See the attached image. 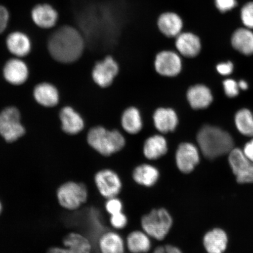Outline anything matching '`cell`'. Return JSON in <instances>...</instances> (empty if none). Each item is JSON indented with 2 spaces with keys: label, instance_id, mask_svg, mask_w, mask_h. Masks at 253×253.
<instances>
[{
  "label": "cell",
  "instance_id": "cell-1",
  "mask_svg": "<svg viewBox=\"0 0 253 253\" xmlns=\"http://www.w3.org/2000/svg\"><path fill=\"white\" fill-rule=\"evenodd\" d=\"M78 24L84 39L108 43L116 40L122 19L113 6L97 4L88 6L79 15Z\"/></svg>",
  "mask_w": 253,
  "mask_h": 253
},
{
  "label": "cell",
  "instance_id": "cell-2",
  "mask_svg": "<svg viewBox=\"0 0 253 253\" xmlns=\"http://www.w3.org/2000/svg\"><path fill=\"white\" fill-rule=\"evenodd\" d=\"M84 44L81 32L66 25L59 28L50 36L47 47L50 54L56 61L71 63L80 58Z\"/></svg>",
  "mask_w": 253,
  "mask_h": 253
},
{
  "label": "cell",
  "instance_id": "cell-3",
  "mask_svg": "<svg viewBox=\"0 0 253 253\" xmlns=\"http://www.w3.org/2000/svg\"><path fill=\"white\" fill-rule=\"evenodd\" d=\"M197 141L202 154L210 160L229 154L235 145L229 132L209 125L205 126L199 131Z\"/></svg>",
  "mask_w": 253,
  "mask_h": 253
},
{
  "label": "cell",
  "instance_id": "cell-4",
  "mask_svg": "<svg viewBox=\"0 0 253 253\" xmlns=\"http://www.w3.org/2000/svg\"><path fill=\"white\" fill-rule=\"evenodd\" d=\"M87 141L93 149L103 157H108L122 150L126 140L118 130H108L96 126L88 132Z\"/></svg>",
  "mask_w": 253,
  "mask_h": 253
},
{
  "label": "cell",
  "instance_id": "cell-5",
  "mask_svg": "<svg viewBox=\"0 0 253 253\" xmlns=\"http://www.w3.org/2000/svg\"><path fill=\"white\" fill-rule=\"evenodd\" d=\"M173 219L172 214L166 208H153L141 217V230L152 239L162 242L169 236L172 228Z\"/></svg>",
  "mask_w": 253,
  "mask_h": 253
},
{
  "label": "cell",
  "instance_id": "cell-6",
  "mask_svg": "<svg viewBox=\"0 0 253 253\" xmlns=\"http://www.w3.org/2000/svg\"><path fill=\"white\" fill-rule=\"evenodd\" d=\"M56 196L61 207L69 211H75L86 203L89 195L84 183L70 181L59 186Z\"/></svg>",
  "mask_w": 253,
  "mask_h": 253
},
{
  "label": "cell",
  "instance_id": "cell-7",
  "mask_svg": "<svg viewBox=\"0 0 253 253\" xmlns=\"http://www.w3.org/2000/svg\"><path fill=\"white\" fill-rule=\"evenodd\" d=\"M94 183L98 192L106 199L119 197L123 188L121 177L115 170L104 169L94 174Z\"/></svg>",
  "mask_w": 253,
  "mask_h": 253
},
{
  "label": "cell",
  "instance_id": "cell-8",
  "mask_svg": "<svg viewBox=\"0 0 253 253\" xmlns=\"http://www.w3.org/2000/svg\"><path fill=\"white\" fill-rule=\"evenodd\" d=\"M20 113L14 107H9L0 113V134L8 142L17 140L25 134L20 122Z\"/></svg>",
  "mask_w": 253,
  "mask_h": 253
},
{
  "label": "cell",
  "instance_id": "cell-9",
  "mask_svg": "<svg viewBox=\"0 0 253 253\" xmlns=\"http://www.w3.org/2000/svg\"><path fill=\"white\" fill-rule=\"evenodd\" d=\"M229 162L237 182L243 184L253 183V163L242 150L233 148L229 153Z\"/></svg>",
  "mask_w": 253,
  "mask_h": 253
},
{
  "label": "cell",
  "instance_id": "cell-10",
  "mask_svg": "<svg viewBox=\"0 0 253 253\" xmlns=\"http://www.w3.org/2000/svg\"><path fill=\"white\" fill-rule=\"evenodd\" d=\"M200 161L199 149L194 144L183 142L177 148L175 163L177 169L182 173H191Z\"/></svg>",
  "mask_w": 253,
  "mask_h": 253
},
{
  "label": "cell",
  "instance_id": "cell-11",
  "mask_svg": "<svg viewBox=\"0 0 253 253\" xmlns=\"http://www.w3.org/2000/svg\"><path fill=\"white\" fill-rule=\"evenodd\" d=\"M182 61L178 53L164 50L158 53L155 59L154 66L158 74L166 77H174L182 70Z\"/></svg>",
  "mask_w": 253,
  "mask_h": 253
},
{
  "label": "cell",
  "instance_id": "cell-12",
  "mask_svg": "<svg viewBox=\"0 0 253 253\" xmlns=\"http://www.w3.org/2000/svg\"><path fill=\"white\" fill-rule=\"evenodd\" d=\"M119 71L118 63L112 57L107 56L95 65L92 71V78L95 83L99 86L107 87L113 84Z\"/></svg>",
  "mask_w": 253,
  "mask_h": 253
},
{
  "label": "cell",
  "instance_id": "cell-13",
  "mask_svg": "<svg viewBox=\"0 0 253 253\" xmlns=\"http://www.w3.org/2000/svg\"><path fill=\"white\" fill-rule=\"evenodd\" d=\"M161 173L158 168L148 163L141 164L132 170L131 178L136 184L151 188L160 181Z\"/></svg>",
  "mask_w": 253,
  "mask_h": 253
},
{
  "label": "cell",
  "instance_id": "cell-14",
  "mask_svg": "<svg viewBox=\"0 0 253 253\" xmlns=\"http://www.w3.org/2000/svg\"><path fill=\"white\" fill-rule=\"evenodd\" d=\"M100 253H125V240L116 231H107L97 240Z\"/></svg>",
  "mask_w": 253,
  "mask_h": 253
},
{
  "label": "cell",
  "instance_id": "cell-15",
  "mask_svg": "<svg viewBox=\"0 0 253 253\" xmlns=\"http://www.w3.org/2000/svg\"><path fill=\"white\" fill-rule=\"evenodd\" d=\"M175 46L180 54L190 58L198 56L202 48L199 38L191 33L178 35L176 37Z\"/></svg>",
  "mask_w": 253,
  "mask_h": 253
},
{
  "label": "cell",
  "instance_id": "cell-16",
  "mask_svg": "<svg viewBox=\"0 0 253 253\" xmlns=\"http://www.w3.org/2000/svg\"><path fill=\"white\" fill-rule=\"evenodd\" d=\"M154 126L161 133L167 134L172 132L178 125V118L172 109L158 108L153 115Z\"/></svg>",
  "mask_w": 253,
  "mask_h": 253
},
{
  "label": "cell",
  "instance_id": "cell-17",
  "mask_svg": "<svg viewBox=\"0 0 253 253\" xmlns=\"http://www.w3.org/2000/svg\"><path fill=\"white\" fill-rule=\"evenodd\" d=\"M126 250L130 253H148L151 251L152 239L142 230H135L125 239Z\"/></svg>",
  "mask_w": 253,
  "mask_h": 253
},
{
  "label": "cell",
  "instance_id": "cell-18",
  "mask_svg": "<svg viewBox=\"0 0 253 253\" xmlns=\"http://www.w3.org/2000/svg\"><path fill=\"white\" fill-rule=\"evenodd\" d=\"M168 151L169 147L165 137L161 135H154L145 140L142 153L148 160L156 161L165 156Z\"/></svg>",
  "mask_w": 253,
  "mask_h": 253
},
{
  "label": "cell",
  "instance_id": "cell-19",
  "mask_svg": "<svg viewBox=\"0 0 253 253\" xmlns=\"http://www.w3.org/2000/svg\"><path fill=\"white\" fill-rule=\"evenodd\" d=\"M211 91L203 84H197L190 87L187 91V99L190 106L195 110L207 108L213 101Z\"/></svg>",
  "mask_w": 253,
  "mask_h": 253
},
{
  "label": "cell",
  "instance_id": "cell-20",
  "mask_svg": "<svg viewBox=\"0 0 253 253\" xmlns=\"http://www.w3.org/2000/svg\"><path fill=\"white\" fill-rule=\"evenodd\" d=\"M31 16L37 26L45 29L54 27L58 19L55 9L47 4L36 5L32 10Z\"/></svg>",
  "mask_w": 253,
  "mask_h": 253
},
{
  "label": "cell",
  "instance_id": "cell-21",
  "mask_svg": "<svg viewBox=\"0 0 253 253\" xmlns=\"http://www.w3.org/2000/svg\"><path fill=\"white\" fill-rule=\"evenodd\" d=\"M4 77L9 83L14 85L23 84L28 77V69L25 63L20 59H12L6 63Z\"/></svg>",
  "mask_w": 253,
  "mask_h": 253
},
{
  "label": "cell",
  "instance_id": "cell-22",
  "mask_svg": "<svg viewBox=\"0 0 253 253\" xmlns=\"http://www.w3.org/2000/svg\"><path fill=\"white\" fill-rule=\"evenodd\" d=\"M63 131L69 134H77L84 128V121L79 113L71 107H65L60 113Z\"/></svg>",
  "mask_w": 253,
  "mask_h": 253
},
{
  "label": "cell",
  "instance_id": "cell-23",
  "mask_svg": "<svg viewBox=\"0 0 253 253\" xmlns=\"http://www.w3.org/2000/svg\"><path fill=\"white\" fill-rule=\"evenodd\" d=\"M158 26L161 33L166 37L174 38L181 33L183 21L178 14L168 12L160 16Z\"/></svg>",
  "mask_w": 253,
  "mask_h": 253
},
{
  "label": "cell",
  "instance_id": "cell-24",
  "mask_svg": "<svg viewBox=\"0 0 253 253\" xmlns=\"http://www.w3.org/2000/svg\"><path fill=\"white\" fill-rule=\"evenodd\" d=\"M63 246L70 253H92L93 246L90 240L82 234L72 232L63 237Z\"/></svg>",
  "mask_w": 253,
  "mask_h": 253
},
{
  "label": "cell",
  "instance_id": "cell-25",
  "mask_svg": "<svg viewBox=\"0 0 253 253\" xmlns=\"http://www.w3.org/2000/svg\"><path fill=\"white\" fill-rule=\"evenodd\" d=\"M228 238L225 232L220 229H214L206 234L204 245L208 253H223L226 251Z\"/></svg>",
  "mask_w": 253,
  "mask_h": 253
},
{
  "label": "cell",
  "instance_id": "cell-26",
  "mask_svg": "<svg viewBox=\"0 0 253 253\" xmlns=\"http://www.w3.org/2000/svg\"><path fill=\"white\" fill-rule=\"evenodd\" d=\"M231 41L237 51L245 55L253 54V33L251 29L239 28L233 33Z\"/></svg>",
  "mask_w": 253,
  "mask_h": 253
},
{
  "label": "cell",
  "instance_id": "cell-27",
  "mask_svg": "<svg viewBox=\"0 0 253 253\" xmlns=\"http://www.w3.org/2000/svg\"><path fill=\"white\" fill-rule=\"evenodd\" d=\"M6 43L9 52L15 56H25L30 52L31 45L29 38L20 32L9 34Z\"/></svg>",
  "mask_w": 253,
  "mask_h": 253
},
{
  "label": "cell",
  "instance_id": "cell-28",
  "mask_svg": "<svg viewBox=\"0 0 253 253\" xmlns=\"http://www.w3.org/2000/svg\"><path fill=\"white\" fill-rule=\"evenodd\" d=\"M35 99L41 105L53 107L59 102V93L52 84L43 83L37 85L34 91Z\"/></svg>",
  "mask_w": 253,
  "mask_h": 253
},
{
  "label": "cell",
  "instance_id": "cell-29",
  "mask_svg": "<svg viewBox=\"0 0 253 253\" xmlns=\"http://www.w3.org/2000/svg\"><path fill=\"white\" fill-rule=\"evenodd\" d=\"M122 125L123 129L130 134H136L142 128V120L140 111L136 107H130L123 113Z\"/></svg>",
  "mask_w": 253,
  "mask_h": 253
},
{
  "label": "cell",
  "instance_id": "cell-30",
  "mask_svg": "<svg viewBox=\"0 0 253 253\" xmlns=\"http://www.w3.org/2000/svg\"><path fill=\"white\" fill-rule=\"evenodd\" d=\"M235 125L240 133L247 137H253V115L248 109L238 111L235 115Z\"/></svg>",
  "mask_w": 253,
  "mask_h": 253
},
{
  "label": "cell",
  "instance_id": "cell-31",
  "mask_svg": "<svg viewBox=\"0 0 253 253\" xmlns=\"http://www.w3.org/2000/svg\"><path fill=\"white\" fill-rule=\"evenodd\" d=\"M240 17L246 28L253 29V2H249L243 6Z\"/></svg>",
  "mask_w": 253,
  "mask_h": 253
},
{
  "label": "cell",
  "instance_id": "cell-32",
  "mask_svg": "<svg viewBox=\"0 0 253 253\" xmlns=\"http://www.w3.org/2000/svg\"><path fill=\"white\" fill-rule=\"evenodd\" d=\"M104 208L106 212L111 216V215L122 212L124 206L121 199L117 197L106 199Z\"/></svg>",
  "mask_w": 253,
  "mask_h": 253
},
{
  "label": "cell",
  "instance_id": "cell-33",
  "mask_svg": "<svg viewBox=\"0 0 253 253\" xmlns=\"http://www.w3.org/2000/svg\"><path fill=\"white\" fill-rule=\"evenodd\" d=\"M109 222L113 229L116 230H121L127 226L128 219L127 216L122 211V212L111 215Z\"/></svg>",
  "mask_w": 253,
  "mask_h": 253
},
{
  "label": "cell",
  "instance_id": "cell-34",
  "mask_svg": "<svg viewBox=\"0 0 253 253\" xmlns=\"http://www.w3.org/2000/svg\"><path fill=\"white\" fill-rule=\"evenodd\" d=\"M224 92L229 97H235L239 93L240 88L238 83L233 79H226L223 83Z\"/></svg>",
  "mask_w": 253,
  "mask_h": 253
},
{
  "label": "cell",
  "instance_id": "cell-35",
  "mask_svg": "<svg viewBox=\"0 0 253 253\" xmlns=\"http://www.w3.org/2000/svg\"><path fill=\"white\" fill-rule=\"evenodd\" d=\"M216 8L221 12H226L236 7V0H214Z\"/></svg>",
  "mask_w": 253,
  "mask_h": 253
},
{
  "label": "cell",
  "instance_id": "cell-36",
  "mask_svg": "<svg viewBox=\"0 0 253 253\" xmlns=\"http://www.w3.org/2000/svg\"><path fill=\"white\" fill-rule=\"evenodd\" d=\"M152 253H183V252L178 247L167 244L156 247Z\"/></svg>",
  "mask_w": 253,
  "mask_h": 253
},
{
  "label": "cell",
  "instance_id": "cell-37",
  "mask_svg": "<svg viewBox=\"0 0 253 253\" xmlns=\"http://www.w3.org/2000/svg\"><path fill=\"white\" fill-rule=\"evenodd\" d=\"M9 20L8 11L4 6L0 5V34L5 30Z\"/></svg>",
  "mask_w": 253,
  "mask_h": 253
},
{
  "label": "cell",
  "instance_id": "cell-38",
  "mask_svg": "<svg viewBox=\"0 0 253 253\" xmlns=\"http://www.w3.org/2000/svg\"><path fill=\"white\" fill-rule=\"evenodd\" d=\"M233 64L231 62L226 63H221L217 65V71L221 75L227 76L229 75L233 71Z\"/></svg>",
  "mask_w": 253,
  "mask_h": 253
},
{
  "label": "cell",
  "instance_id": "cell-39",
  "mask_svg": "<svg viewBox=\"0 0 253 253\" xmlns=\"http://www.w3.org/2000/svg\"><path fill=\"white\" fill-rule=\"evenodd\" d=\"M242 151L246 157L253 163V139L245 145Z\"/></svg>",
  "mask_w": 253,
  "mask_h": 253
},
{
  "label": "cell",
  "instance_id": "cell-40",
  "mask_svg": "<svg viewBox=\"0 0 253 253\" xmlns=\"http://www.w3.org/2000/svg\"><path fill=\"white\" fill-rule=\"evenodd\" d=\"M46 253H70L66 248L60 247H52L47 250Z\"/></svg>",
  "mask_w": 253,
  "mask_h": 253
},
{
  "label": "cell",
  "instance_id": "cell-41",
  "mask_svg": "<svg viewBox=\"0 0 253 253\" xmlns=\"http://www.w3.org/2000/svg\"><path fill=\"white\" fill-rule=\"evenodd\" d=\"M240 89L246 90L248 88V84L245 81H240L239 83Z\"/></svg>",
  "mask_w": 253,
  "mask_h": 253
},
{
  "label": "cell",
  "instance_id": "cell-42",
  "mask_svg": "<svg viewBox=\"0 0 253 253\" xmlns=\"http://www.w3.org/2000/svg\"><path fill=\"white\" fill-rule=\"evenodd\" d=\"M2 209V204L1 203V202H0V214H1V213Z\"/></svg>",
  "mask_w": 253,
  "mask_h": 253
}]
</instances>
